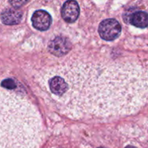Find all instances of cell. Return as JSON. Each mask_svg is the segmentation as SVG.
Returning a JSON list of instances; mask_svg holds the SVG:
<instances>
[{"label":"cell","instance_id":"cell-11","mask_svg":"<svg viewBox=\"0 0 148 148\" xmlns=\"http://www.w3.org/2000/svg\"><path fill=\"white\" fill-rule=\"evenodd\" d=\"M125 148H136V147H133V146H131V145H129V146H127V147H125Z\"/></svg>","mask_w":148,"mask_h":148},{"label":"cell","instance_id":"cell-2","mask_svg":"<svg viewBox=\"0 0 148 148\" xmlns=\"http://www.w3.org/2000/svg\"><path fill=\"white\" fill-rule=\"evenodd\" d=\"M41 140L36 107L21 95L0 89V148H39Z\"/></svg>","mask_w":148,"mask_h":148},{"label":"cell","instance_id":"cell-10","mask_svg":"<svg viewBox=\"0 0 148 148\" xmlns=\"http://www.w3.org/2000/svg\"><path fill=\"white\" fill-rule=\"evenodd\" d=\"M27 1H10V4H12V6L15 8H19V7H21L22 5H23L24 4H26Z\"/></svg>","mask_w":148,"mask_h":148},{"label":"cell","instance_id":"cell-1","mask_svg":"<svg viewBox=\"0 0 148 148\" xmlns=\"http://www.w3.org/2000/svg\"><path fill=\"white\" fill-rule=\"evenodd\" d=\"M51 73V94L62 112L73 117L128 115L148 99V76L132 62L78 61Z\"/></svg>","mask_w":148,"mask_h":148},{"label":"cell","instance_id":"cell-8","mask_svg":"<svg viewBox=\"0 0 148 148\" xmlns=\"http://www.w3.org/2000/svg\"><path fill=\"white\" fill-rule=\"evenodd\" d=\"M131 24L139 28L148 27V14L145 12L139 11L133 13L129 18Z\"/></svg>","mask_w":148,"mask_h":148},{"label":"cell","instance_id":"cell-3","mask_svg":"<svg viewBox=\"0 0 148 148\" xmlns=\"http://www.w3.org/2000/svg\"><path fill=\"white\" fill-rule=\"evenodd\" d=\"M98 32L103 40L112 41L119 37L121 32V26L115 19H106L100 24Z\"/></svg>","mask_w":148,"mask_h":148},{"label":"cell","instance_id":"cell-6","mask_svg":"<svg viewBox=\"0 0 148 148\" xmlns=\"http://www.w3.org/2000/svg\"><path fill=\"white\" fill-rule=\"evenodd\" d=\"M32 24L34 28L40 31H44L49 29L52 23L51 15L44 10H37L31 17Z\"/></svg>","mask_w":148,"mask_h":148},{"label":"cell","instance_id":"cell-4","mask_svg":"<svg viewBox=\"0 0 148 148\" xmlns=\"http://www.w3.org/2000/svg\"><path fill=\"white\" fill-rule=\"evenodd\" d=\"M71 43L68 38L63 36H57L51 40L48 45L49 51L54 56L61 57L71 51Z\"/></svg>","mask_w":148,"mask_h":148},{"label":"cell","instance_id":"cell-9","mask_svg":"<svg viewBox=\"0 0 148 148\" xmlns=\"http://www.w3.org/2000/svg\"><path fill=\"white\" fill-rule=\"evenodd\" d=\"M1 85L2 88L8 90H12L15 89L17 85H16L15 82L12 79H6L1 82Z\"/></svg>","mask_w":148,"mask_h":148},{"label":"cell","instance_id":"cell-12","mask_svg":"<svg viewBox=\"0 0 148 148\" xmlns=\"http://www.w3.org/2000/svg\"><path fill=\"white\" fill-rule=\"evenodd\" d=\"M99 148H103V147H99Z\"/></svg>","mask_w":148,"mask_h":148},{"label":"cell","instance_id":"cell-7","mask_svg":"<svg viewBox=\"0 0 148 148\" xmlns=\"http://www.w3.org/2000/svg\"><path fill=\"white\" fill-rule=\"evenodd\" d=\"M22 16L23 14L20 11L7 9L1 13V19L2 23L5 25H16L21 21Z\"/></svg>","mask_w":148,"mask_h":148},{"label":"cell","instance_id":"cell-5","mask_svg":"<svg viewBox=\"0 0 148 148\" xmlns=\"http://www.w3.org/2000/svg\"><path fill=\"white\" fill-rule=\"evenodd\" d=\"M80 8L78 2L75 1H66L61 9V16L65 22L73 23L78 18Z\"/></svg>","mask_w":148,"mask_h":148}]
</instances>
